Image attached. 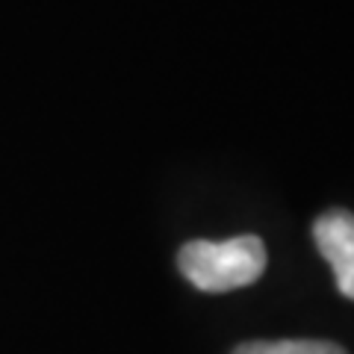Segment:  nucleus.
I'll return each mask as SVG.
<instances>
[{
	"instance_id": "1",
	"label": "nucleus",
	"mask_w": 354,
	"mask_h": 354,
	"mask_svg": "<svg viewBox=\"0 0 354 354\" xmlns=\"http://www.w3.org/2000/svg\"><path fill=\"white\" fill-rule=\"evenodd\" d=\"M183 278L204 292H227L251 286L266 272V245L260 236L245 234L225 242L195 239L177 254Z\"/></svg>"
},
{
	"instance_id": "2",
	"label": "nucleus",
	"mask_w": 354,
	"mask_h": 354,
	"mask_svg": "<svg viewBox=\"0 0 354 354\" xmlns=\"http://www.w3.org/2000/svg\"><path fill=\"white\" fill-rule=\"evenodd\" d=\"M313 239L334 269L337 290L354 301V216L348 209H328L313 221Z\"/></svg>"
},
{
	"instance_id": "3",
	"label": "nucleus",
	"mask_w": 354,
	"mask_h": 354,
	"mask_svg": "<svg viewBox=\"0 0 354 354\" xmlns=\"http://www.w3.org/2000/svg\"><path fill=\"white\" fill-rule=\"evenodd\" d=\"M234 354H348V351L328 339H254L236 346Z\"/></svg>"
}]
</instances>
